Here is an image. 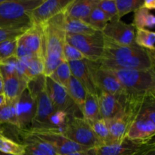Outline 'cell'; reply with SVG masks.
I'll return each instance as SVG.
<instances>
[{
  "mask_svg": "<svg viewBox=\"0 0 155 155\" xmlns=\"http://www.w3.org/2000/svg\"><path fill=\"white\" fill-rule=\"evenodd\" d=\"M134 155H155V149H154V142L149 144L146 147L136 153Z\"/></svg>",
  "mask_w": 155,
  "mask_h": 155,
  "instance_id": "cell-40",
  "label": "cell"
},
{
  "mask_svg": "<svg viewBox=\"0 0 155 155\" xmlns=\"http://www.w3.org/2000/svg\"><path fill=\"white\" fill-rule=\"evenodd\" d=\"M27 86V83L22 81L17 73L3 77V94L5 97V103L16 101Z\"/></svg>",
  "mask_w": 155,
  "mask_h": 155,
  "instance_id": "cell-18",
  "label": "cell"
},
{
  "mask_svg": "<svg viewBox=\"0 0 155 155\" xmlns=\"http://www.w3.org/2000/svg\"><path fill=\"white\" fill-rule=\"evenodd\" d=\"M142 8H145L147 10H153L155 8V1L154 0H145L143 1Z\"/></svg>",
  "mask_w": 155,
  "mask_h": 155,
  "instance_id": "cell-43",
  "label": "cell"
},
{
  "mask_svg": "<svg viewBox=\"0 0 155 155\" xmlns=\"http://www.w3.org/2000/svg\"><path fill=\"white\" fill-rule=\"evenodd\" d=\"M18 42L24 45L33 55L44 60V36L41 26L32 25L18 38Z\"/></svg>",
  "mask_w": 155,
  "mask_h": 155,
  "instance_id": "cell-13",
  "label": "cell"
},
{
  "mask_svg": "<svg viewBox=\"0 0 155 155\" xmlns=\"http://www.w3.org/2000/svg\"><path fill=\"white\" fill-rule=\"evenodd\" d=\"M16 112L18 130L27 131L31 129L36 113V102L26 88L16 101Z\"/></svg>",
  "mask_w": 155,
  "mask_h": 155,
  "instance_id": "cell-12",
  "label": "cell"
},
{
  "mask_svg": "<svg viewBox=\"0 0 155 155\" xmlns=\"http://www.w3.org/2000/svg\"><path fill=\"white\" fill-rule=\"evenodd\" d=\"M63 54L67 62H74L86 59L85 56L75 47L72 46L68 42H65L63 48Z\"/></svg>",
  "mask_w": 155,
  "mask_h": 155,
  "instance_id": "cell-37",
  "label": "cell"
},
{
  "mask_svg": "<svg viewBox=\"0 0 155 155\" xmlns=\"http://www.w3.org/2000/svg\"><path fill=\"white\" fill-rule=\"evenodd\" d=\"M26 30H12L0 29V42L3 41L17 39Z\"/></svg>",
  "mask_w": 155,
  "mask_h": 155,
  "instance_id": "cell-39",
  "label": "cell"
},
{
  "mask_svg": "<svg viewBox=\"0 0 155 155\" xmlns=\"http://www.w3.org/2000/svg\"><path fill=\"white\" fill-rule=\"evenodd\" d=\"M27 89L36 102V113L30 130L49 128V118L54 109L45 89V76L40 75L30 80L27 83Z\"/></svg>",
  "mask_w": 155,
  "mask_h": 155,
  "instance_id": "cell-4",
  "label": "cell"
},
{
  "mask_svg": "<svg viewBox=\"0 0 155 155\" xmlns=\"http://www.w3.org/2000/svg\"><path fill=\"white\" fill-rule=\"evenodd\" d=\"M155 122L148 119L136 117L127 132V139L135 142L150 143L154 142Z\"/></svg>",
  "mask_w": 155,
  "mask_h": 155,
  "instance_id": "cell-14",
  "label": "cell"
},
{
  "mask_svg": "<svg viewBox=\"0 0 155 155\" xmlns=\"http://www.w3.org/2000/svg\"><path fill=\"white\" fill-rule=\"evenodd\" d=\"M96 2L97 0H72L64 12L69 18L88 23L91 11Z\"/></svg>",
  "mask_w": 155,
  "mask_h": 155,
  "instance_id": "cell-19",
  "label": "cell"
},
{
  "mask_svg": "<svg viewBox=\"0 0 155 155\" xmlns=\"http://www.w3.org/2000/svg\"><path fill=\"white\" fill-rule=\"evenodd\" d=\"M66 42L78 49L87 60L98 62L102 57L104 36L101 31L89 35L66 33Z\"/></svg>",
  "mask_w": 155,
  "mask_h": 155,
  "instance_id": "cell-5",
  "label": "cell"
},
{
  "mask_svg": "<svg viewBox=\"0 0 155 155\" xmlns=\"http://www.w3.org/2000/svg\"><path fill=\"white\" fill-rule=\"evenodd\" d=\"M106 121L110 134V144L122 142L124 139H127V132L130 129V124L123 116L121 112L114 117L106 120Z\"/></svg>",
  "mask_w": 155,
  "mask_h": 155,
  "instance_id": "cell-20",
  "label": "cell"
},
{
  "mask_svg": "<svg viewBox=\"0 0 155 155\" xmlns=\"http://www.w3.org/2000/svg\"><path fill=\"white\" fill-rule=\"evenodd\" d=\"M117 9V17L120 19L123 16L131 12H135L143 4L142 0H115Z\"/></svg>",
  "mask_w": 155,
  "mask_h": 155,
  "instance_id": "cell-33",
  "label": "cell"
},
{
  "mask_svg": "<svg viewBox=\"0 0 155 155\" xmlns=\"http://www.w3.org/2000/svg\"><path fill=\"white\" fill-rule=\"evenodd\" d=\"M153 142L144 143L125 139L122 142L98 147L97 155H134Z\"/></svg>",
  "mask_w": 155,
  "mask_h": 155,
  "instance_id": "cell-15",
  "label": "cell"
},
{
  "mask_svg": "<svg viewBox=\"0 0 155 155\" xmlns=\"http://www.w3.org/2000/svg\"><path fill=\"white\" fill-rule=\"evenodd\" d=\"M94 83L98 90L104 91L117 98L126 94L125 90L117 79L107 70L101 68L98 62L91 61L86 59Z\"/></svg>",
  "mask_w": 155,
  "mask_h": 155,
  "instance_id": "cell-8",
  "label": "cell"
},
{
  "mask_svg": "<svg viewBox=\"0 0 155 155\" xmlns=\"http://www.w3.org/2000/svg\"><path fill=\"white\" fill-rule=\"evenodd\" d=\"M88 123H89L94 135L98 139L99 146L110 144V134H109L108 127H107L106 120L101 118V119L97 120Z\"/></svg>",
  "mask_w": 155,
  "mask_h": 155,
  "instance_id": "cell-27",
  "label": "cell"
},
{
  "mask_svg": "<svg viewBox=\"0 0 155 155\" xmlns=\"http://www.w3.org/2000/svg\"><path fill=\"white\" fill-rule=\"evenodd\" d=\"M0 152L14 155H24L25 146L15 142L3 134H0Z\"/></svg>",
  "mask_w": 155,
  "mask_h": 155,
  "instance_id": "cell-30",
  "label": "cell"
},
{
  "mask_svg": "<svg viewBox=\"0 0 155 155\" xmlns=\"http://www.w3.org/2000/svg\"><path fill=\"white\" fill-rule=\"evenodd\" d=\"M69 116L65 112L61 110H57V111L53 112L49 118V128L55 129L60 131L63 132Z\"/></svg>",
  "mask_w": 155,
  "mask_h": 155,
  "instance_id": "cell-34",
  "label": "cell"
},
{
  "mask_svg": "<svg viewBox=\"0 0 155 155\" xmlns=\"http://www.w3.org/2000/svg\"><path fill=\"white\" fill-rule=\"evenodd\" d=\"M61 26L65 33H68V34L89 35L95 33L97 31H99L85 21L71 18L66 16L64 12L63 13Z\"/></svg>",
  "mask_w": 155,
  "mask_h": 155,
  "instance_id": "cell-21",
  "label": "cell"
},
{
  "mask_svg": "<svg viewBox=\"0 0 155 155\" xmlns=\"http://www.w3.org/2000/svg\"><path fill=\"white\" fill-rule=\"evenodd\" d=\"M5 0H0V4H1V3H2Z\"/></svg>",
  "mask_w": 155,
  "mask_h": 155,
  "instance_id": "cell-48",
  "label": "cell"
},
{
  "mask_svg": "<svg viewBox=\"0 0 155 155\" xmlns=\"http://www.w3.org/2000/svg\"><path fill=\"white\" fill-rule=\"evenodd\" d=\"M44 60L39 58H27L25 64V79L27 83L39 76L43 75Z\"/></svg>",
  "mask_w": 155,
  "mask_h": 155,
  "instance_id": "cell-25",
  "label": "cell"
},
{
  "mask_svg": "<svg viewBox=\"0 0 155 155\" xmlns=\"http://www.w3.org/2000/svg\"><path fill=\"white\" fill-rule=\"evenodd\" d=\"M98 63L104 69H154V51L136 44L121 45L104 36V52Z\"/></svg>",
  "mask_w": 155,
  "mask_h": 155,
  "instance_id": "cell-1",
  "label": "cell"
},
{
  "mask_svg": "<svg viewBox=\"0 0 155 155\" xmlns=\"http://www.w3.org/2000/svg\"><path fill=\"white\" fill-rule=\"evenodd\" d=\"M82 115L87 122H92L101 119L97 95H93L87 92Z\"/></svg>",
  "mask_w": 155,
  "mask_h": 155,
  "instance_id": "cell-23",
  "label": "cell"
},
{
  "mask_svg": "<svg viewBox=\"0 0 155 155\" xmlns=\"http://www.w3.org/2000/svg\"><path fill=\"white\" fill-rule=\"evenodd\" d=\"M68 64L72 76L81 83L86 92L97 95L98 90L94 83L86 59L78 61L68 62Z\"/></svg>",
  "mask_w": 155,
  "mask_h": 155,
  "instance_id": "cell-16",
  "label": "cell"
},
{
  "mask_svg": "<svg viewBox=\"0 0 155 155\" xmlns=\"http://www.w3.org/2000/svg\"><path fill=\"white\" fill-rule=\"evenodd\" d=\"M45 89L51 101L54 111L61 110L68 114L69 117L77 116V110L80 112L75 103L71 99L68 89L50 77H45Z\"/></svg>",
  "mask_w": 155,
  "mask_h": 155,
  "instance_id": "cell-9",
  "label": "cell"
},
{
  "mask_svg": "<svg viewBox=\"0 0 155 155\" xmlns=\"http://www.w3.org/2000/svg\"><path fill=\"white\" fill-rule=\"evenodd\" d=\"M0 93H3V77L0 72Z\"/></svg>",
  "mask_w": 155,
  "mask_h": 155,
  "instance_id": "cell-45",
  "label": "cell"
},
{
  "mask_svg": "<svg viewBox=\"0 0 155 155\" xmlns=\"http://www.w3.org/2000/svg\"><path fill=\"white\" fill-rule=\"evenodd\" d=\"M135 35V44L138 46L149 51H154L155 33L147 29L136 30Z\"/></svg>",
  "mask_w": 155,
  "mask_h": 155,
  "instance_id": "cell-28",
  "label": "cell"
},
{
  "mask_svg": "<svg viewBox=\"0 0 155 155\" xmlns=\"http://www.w3.org/2000/svg\"><path fill=\"white\" fill-rule=\"evenodd\" d=\"M108 21L109 20L107 19L104 12L97 6L96 2V4L92 8L90 15H89L88 24L95 29H96L97 30L101 31Z\"/></svg>",
  "mask_w": 155,
  "mask_h": 155,
  "instance_id": "cell-32",
  "label": "cell"
},
{
  "mask_svg": "<svg viewBox=\"0 0 155 155\" xmlns=\"http://www.w3.org/2000/svg\"><path fill=\"white\" fill-rule=\"evenodd\" d=\"M18 133H21L22 136L23 142L21 143L22 145L33 147L46 155H58L55 149L50 144L40 139L29 130L27 131L18 130Z\"/></svg>",
  "mask_w": 155,
  "mask_h": 155,
  "instance_id": "cell-22",
  "label": "cell"
},
{
  "mask_svg": "<svg viewBox=\"0 0 155 155\" xmlns=\"http://www.w3.org/2000/svg\"><path fill=\"white\" fill-rule=\"evenodd\" d=\"M136 30L139 29L153 28L155 25V17L149 13V11L145 8H139L134 12L133 22L132 24Z\"/></svg>",
  "mask_w": 155,
  "mask_h": 155,
  "instance_id": "cell-26",
  "label": "cell"
},
{
  "mask_svg": "<svg viewBox=\"0 0 155 155\" xmlns=\"http://www.w3.org/2000/svg\"><path fill=\"white\" fill-rule=\"evenodd\" d=\"M5 97L4 94L0 93V107L3 105V104H5Z\"/></svg>",
  "mask_w": 155,
  "mask_h": 155,
  "instance_id": "cell-44",
  "label": "cell"
},
{
  "mask_svg": "<svg viewBox=\"0 0 155 155\" xmlns=\"http://www.w3.org/2000/svg\"><path fill=\"white\" fill-rule=\"evenodd\" d=\"M66 155H97L96 148H89V149L83 150V151H77Z\"/></svg>",
  "mask_w": 155,
  "mask_h": 155,
  "instance_id": "cell-41",
  "label": "cell"
},
{
  "mask_svg": "<svg viewBox=\"0 0 155 155\" xmlns=\"http://www.w3.org/2000/svg\"><path fill=\"white\" fill-rule=\"evenodd\" d=\"M68 91L71 99L74 101V102L75 103V104L77 106L82 114L86 94H87L85 88L82 86L81 83L75 77L71 76Z\"/></svg>",
  "mask_w": 155,
  "mask_h": 155,
  "instance_id": "cell-24",
  "label": "cell"
},
{
  "mask_svg": "<svg viewBox=\"0 0 155 155\" xmlns=\"http://www.w3.org/2000/svg\"><path fill=\"white\" fill-rule=\"evenodd\" d=\"M3 132H4V130H3V129L0 127V134H3Z\"/></svg>",
  "mask_w": 155,
  "mask_h": 155,
  "instance_id": "cell-46",
  "label": "cell"
},
{
  "mask_svg": "<svg viewBox=\"0 0 155 155\" xmlns=\"http://www.w3.org/2000/svg\"><path fill=\"white\" fill-rule=\"evenodd\" d=\"M97 6L104 12L109 21L118 18L115 0H97Z\"/></svg>",
  "mask_w": 155,
  "mask_h": 155,
  "instance_id": "cell-36",
  "label": "cell"
},
{
  "mask_svg": "<svg viewBox=\"0 0 155 155\" xmlns=\"http://www.w3.org/2000/svg\"><path fill=\"white\" fill-rule=\"evenodd\" d=\"M62 133L70 140L87 149L99 146L89 123L82 116L69 117Z\"/></svg>",
  "mask_w": 155,
  "mask_h": 155,
  "instance_id": "cell-6",
  "label": "cell"
},
{
  "mask_svg": "<svg viewBox=\"0 0 155 155\" xmlns=\"http://www.w3.org/2000/svg\"><path fill=\"white\" fill-rule=\"evenodd\" d=\"M16 101L12 103H5L0 107V125L10 124L18 128V117L16 112Z\"/></svg>",
  "mask_w": 155,
  "mask_h": 155,
  "instance_id": "cell-29",
  "label": "cell"
},
{
  "mask_svg": "<svg viewBox=\"0 0 155 155\" xmlns=\"http://www.w3.org/2000/svg\"><path fill=\"white\" fill-rule=\"evenodd\" d=\"M106 70L117 79L127 94L136 96H155L154 69Z\"/></svg>",
  "mask_w": 155,
  "mask_h": 155,
  "instance_id": "cell-3",
  "label": "cell"
},
{
  "mask_svg": "<svg viewBox=\"0 0 155 155\" xmlns=\"http://www.w3.org/2000/svg\"><path fill=\"white\" fill-rule=\"evenodd\" d=\"M71 76L72 74L70 69L69 64L67 61H64L49 77L56 83L68 89Z\"/></svg>",
  "mask_w": 155,
  "mask_h": 155,
  "instance_id": "cell-31",
  "label": "cell"
},
{
  "mask_svg": "<svg viewBox=\"0 0 155 155\" xmlns=\"http://www.w3.org/2000/svg\"><path fill=\"white\" fill-rule=\"evenodd\" d=\"M101 33L105 37L121 45H133L135 44L136 28L133 24H128L119 18L110 20Z\"/></svg>",
  "mask_w": 155,
  "mask_h": 155,
  "instance_id": "cell-10",
  "label": "cell"
},
{
  "mask_svg": "<svg viewBox=\"0 0 155 155\" xmlns=\"http://www.w3.org/2000/svg\"><path fill=\"white\" fill-rule=\"evenodd\" d=\"M24 146H25V153L24 155H46L30 145H24Z\"/></svg>",
  "mask_w": 155,
  "mask_h": 155,
  "instance_id": "cell-42",
  "label": "cell"
},
{
  "mask_svg": "<svg viewBox=\"0 0 155 155\" xmlns=\"http://www.w3.org/2000/svg\"><path fill=\"white\" fill-rule=\"evenodd\" d=\"M0 155H14V154H5V153L0 152Z\"/></svg>",
  "mask_w": 155,
  "mask_h": 155,
  "instance_id": "cell-47",
  "label": "cell"
},
{
  "mask_svg": "<svg viewBox=\"0 0 155 155\" xmlns=\"http://www.w3.org/2000/svg\"><path fill=\"white\" fill-rule=\"evenodd\" d=\"M97 98L99 105L100 114L102 119H111L120 113V103L115 96L104 91L98 90Z\"/></svg>",
  "mask_w": 155,
  "mask_h": 155,
  "instance_id": "cell-17",
  "label": "cell"
},
{
  "mask_svg": "<svg viewBox=\"0 0 155 155\" xmlns=\"http://www.w3.org/2000/svg\"><path fill=\"white\" fill-rule=\"evenodd\" d=\"M72 0H43L30 12L33 25H42L65 11Z\"/></svg>",
  "mask_w": 155,
  "mask_h": 155,
  "instance_id": "cell-11",
  "label": "cell"
},
{
  "mask_svg": "<svg viewBox=\"0 0 155 155\" xmlns=\"http://www.w3.org/2000/svg\"><path fill=\"white\" fill-rule=\"evenodd\" d=\"M17 64L18 58L15 56H12L2 62L0 64V72L2 77L17 73Z\"/></svg>",
  "mask_w": 155,
  "mask_h": 155,
  "instance_id": "cell-38",
  "label": "cell"
},
{
  "mask_svg": "<svg viewBox=\"0 0 155 155\" xmlns=\"http://www.w3.org/2000/svg\"><path fill=\"white\" fill-rule=\"evenodd\" d=\"M29 131L42 140L50 144L55 149L58 155H66L87 149L70 140L58 130L42 128L30 130Z\"/></svg>",
  "mask_w": 155,
  "mask_h": 155,
  "instance_id": "cell-7",
  "label": "cell"
},
{
  "mask_svg": "<svg viewBox=\"0 0 155 155\" xmlns=\"http://www.w3.org/2000/svg\"><path fill=\"white\" fill-rule=\"evenodd\" d=\"M43 0H5L0 4V29L27 30L32 27L30 12Z\"/></svg>",
  "mask_w": 155,
  "mask_h": 155,
  "instance_id": "cell-2",
  "label": "cell"
},
{
  "mask_svg": "<svg viewBox=\"0 0 155 155\" xmlns=\"http://www.w3.org/2000/svg\"><path fill=\"white\" fill-rule=\"evenodd\" d=\"M18 38L0 42V64L6 59L15 55Z\"/></svg>",
  "mask_w": 155,
  "mask_h": 155,
  "instance_id": "cell-35",
  "label": "cell"
}]
</instances>
